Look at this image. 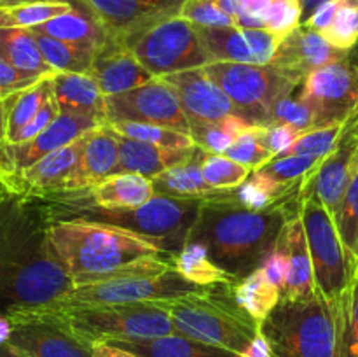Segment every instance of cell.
Returning a JSON list of instances; mask_svg holds the SVG:
<instances>
[{
    "instance_id": "6da1fadb",
    "label": "cell",
    "mask_w": 358,
    "mask_h": 357,
    "mask_svg": "<svg viewBox=\"0 0 358 357\" xmlns=\"http://www.w3.org/2000/svg\"><path fill=\"white\" fill-rule=\"evenodd\" d=\"M51 219L34 196L0 192V314L13 318L62 301L73 282L52 252Z\"/></svg>"
},
{
    "instance_id": "7a4b0ae2",
    "label": "cell",
    "mask_w": 358,
    "mask_h": 357,
    "mask_svg": "<svg viewBox=\"0 0 358 357\" xmlns=\"http://www.w3.org/2000/svg\"><path fill=\"white\" fill-rule=\"evenodd\" d=\"M227 192L205 200L189 240L205 245L213 262L238 282L261 268L285 224L301 210L289 216V203L250 210L234 203Z\"/></svg>"
},
{
    "instance_id": "3957f363",
    "label": "cell",
    "mask_w": 358,
    "mask_h": 357,
    "mask_svg": "<svg viewBox=\"0 0 358 357\" xmlns=\"http://www.w3.org/2000/svg\"><path fill=\"white\" fill-rule=\"evenodd\" d=\"M48 238L52 252L72 279L73 287L96 282L108 272L136 259L168 254L143 234L83 217L51 220Z\"/></svg>"
},
{
    "instance_id": "277c9868",
    "label": "cell",
    "mask_w": 358,
    "mask_h": 357,
    "mask_svg": "<svg viewBox=\"0 0 358 357\" xmlns=\"http://www.w3.org/2000/svg\"><path fill=\"white\" fill-rule=\"evenodd\" d=\"M23 315L55 318L91 345L100 342L115 343L152 340L177 332L170 312L164 307V301L135 304H84V307L51 304L42 310Z\"/></svg>"
},
{
    "instance_id": "5b68a950",
    "label": "cell",
    "mask_w": 358,
    "mask_h": 357,
    "mask_svg": "<svg viewBox=\"0 0 358 357\" xmlns=\"http://www.w3.org/2000/svg\"><path fill=\"white\" fill-rule=\"evenodd\" d=\"M164 307L170 312L178 335L234 356H241L261 332V326L238 307L234 298L220 296L210 287L201 293L164 301Z\"/></svg>"
},
{
    "instance_id": "8992f818",
    "label": "cell",
    "mask_w": 358,
    "mask_h": 357,
    "mask_svg": "<svg viewBox=\"0 0 358 357\" xmlns=\"http://www.w3.org/2000/svg\"><path fill=\"white\" fill-rule=\"evenodd\" d=\"M261 331L276 357H339L336 304L320 293L304 301L282 298Z\"/></svg>"
},
{
    "instance_id": "52a82bcc",
    "label": "cell",
    "mask_w": 358,
    "mask_h": 357,
    "mask_svg": "<svg viewBox=\"0 0 358 357\" xmlns=\"http://www.w3.org/2000/svg\"><path fill=\"white\" fill-rule=\"evenodd\" d=\"M208 76L226 91L238 114L254 125L268 126L271 107L292 94L304 77L275 65L213 62L205 65Z\"/></svg>"
},
{
    "instance_id": "ba28073f",
    "label": "cell",
    "mask_w": 358,
    "mask_h": 357,
    "mask_svg": "<svg viewBox=\"0 0 358 357\" xmlns=\"http://www.w3.org/2000/svg\"><path fill=\"white\" fill-rule=\"evenodd\" d=\"M205 200H178L156 195L135 210H100L94 220L115 224L143 234L168 254H175L187 244Z\"/></svg>"
},
{
    "instance_id": "9c48e42d",
    "label": "cell",
    "mask_w": 358,
    "mask_h": 357,
    "mask_svg": "<svg viewBox=\"0 0 358 357\" xmlns=\"http://www.w3.org/2000/svg\"><path fill=\"white\" fill-rule=\"evenodd\" d=\"M301 219L313 262L317 293L331 303H336L352 282L353 268L343 247L332 214L325 209L315 192L304 191L301 198Z\"/></svg>"
},
{
    "instance_id": "30bf717a",
    "label": "cell",
    "mask_w": 358,
    "mask_h": 357,
    "mask_svg": "<svg viewBox=\"0 0 358 357\" xmlns=\"http://www.w3.org/2000/svg\"><path fill=\"white\" fill-rule=\"evenodd\" d=\"M128 48L154 77H164L210 63V56L194 24L178 16L149 28Z\"/></svg>"
},
{
    "instance_id": "8fae6325",
    "label": "cell",
    "mask_w": 358,
    "mask_h": 357,
    "mask_svg": "<svg viewBox=\"0 0 358 357\" xmlns=\"http://www.w3.org/2000/svg\"><path fill=\"white\" fill-rule=\"evenodd\" d=\"M297 97L313 112L315 128L348 122L358 114V46L339 62L304 77Z\"/></svg>"
},
{
    "instance_id": "7c38bea8",
    "label": "cell",
    "mask_w": 358,
    "mask_h": 357,
    "mask_svg": "<svg viewBox=\"0 0 358 357\" xmlns=\"http://www.w3.org/2000/svg\"><path fill=\"white\" fill-rule=\"evenodd\" d=\"M208 287H199L185 280L175 270L157 276L96 282L76 286L62 301L59 307H84V304H135L152 301H171L189 294L201 293ZM51 307V304H49Z\"/></svg>"
},
{
    "instance_id": "4fadbf2b",
    "label": "cell",
    "mask_w": 358,
    "mask_h": 357,
    "mask_svg": "<svg viewBox=\"0 0 358 357\" xmlns=\"http://www.w3.org/2000/svg\"><path fill=\"white\" fill-rule=\"evenodd\" d=\"M107 122L131 121L177 130L191 136V122L184 114L177 91L161 77L124 91L105 97Z\"/></svg>"
},
{
    "instance_id": "5bb4252c",
    "label": "cell",
    "mask_w": 358,
    "mask_h": 357,
    "mask_svg": "<svg viewBox=\"0 0 358 357\" xmlns=\"http://www.w3.org/2000/svg\"><path fill=\"white\" fill-rule=\"evenodd\" d=\"M107 31L108 41L129 46L149 28L178 16L185 0H83Z\"/></svg>"
},
{
    "instance_id": "9a60e30c",
    "label": "cell",
    "mask_w": 358,
    "mask_h": 357,
    "mask_svg": "<svg viewBox=\"0 0 358 357\" xmlns=\"http://www.w3.org/2000/svg\"><path fill=\"white\" fill-rule=\"evenodd\" d=\"M101 126L100 121L87 115L59 112L55 121L35 139L24 144H7L0 146V174L6 177L7 189H13V178L24 168L37 163L49 153L62 149L86 133Z\"/></svg>"
},
{
    "instance_id": "2e32d148",
    "label": "cell",
    "mask_w": 358,
    "mask_h": 357,
    "mask_svg": "<svg viewBox=\"0 0 358 357\" xmlns=\"http://www.w3.org/2000/svg\"><path fill=\"white\" fill-rule=\"evenodd\" d=\"M10 349L28 357H94V345L73 335L58 321L41 315L10 318Z\"/></svg>"
},
{
    "instance_id": "e0dca14e",
    "label": "cell",
    "mask_w": 358,
    "mask_h": 357,
    "mask_svg": "<svg viewBox=\"0 0 358 357\" xmlns=\"http://www.w3.org/2000/svg\"><path fill=\"white\" fill-rule=\"evenodd\" d=\"M199 38L210 56V63H254L273 62L280 37L269 30L241 27H196Z\"/></svg>"
},
{
    "instance_id": "ac0fdd59",
    "label": "cell",
    "mask_w": 358,
    "mask_h": 357,
    "mask_svg": "<svg viewBox=\"0 0 358 357\" xmlns=\"http://www.w3.org/2000/svg\"><path fill=\"white\" fill-rule=\"evenodd\" d=\"M161 79L166 80L177 91L184 114L191 126L215 122L238 114L236 105L231 102L226 91L208 76L205 66L170 74Z\"/></svg>"
},
{
    "instance_id": "d6986e66",
    "label": "cell",
    "mask_w": 358,
    "mask_h": 357,
    "mask_svg": "<svg viewBox=\"0 0 358 357\" xmlns=\"http://www.w3.org/2000/svg\"><path fill=\"white\" fill-rule=\"evenodd\" d=\"M358 168V114L346 122L334 150L322 161L318 170L306 181L308 189L315 192L331 214L348 189L350 181Z\"/></svg>"
},
{
    "instance_id": "ffe728a7",
    "label": "cell",
    "mask_w": 358,
    "mask_h": 357,
    "mask_svg": "<svg viewBox=\"0 0 358 357\" xmlns=\"http://www.w3.org/2000/svg\"><path fill=\"white\" fill-rule=\"evenodd\" d=\"M350 51L334 48L327 38L311 28L299 24L280 38L271 65L306 77L315 70L346 58Z\"/></svg>"
},
{
    "instance_id": "44dd1931",
    "label": "cell",
    "mask_w": 358,
    "mask_h": 357,
    "mask_svg": "<svg viewBox=\"0 0 358 357\" xmlns=\"http://www.w3.org/2000/svg\"><path fill=\"white\" fill-rule=\"evenodd\" d=\"M119 144L115 133L107 125L94 128L87 135L79 161L59 192H76L94 188L117 172Z\"/></svg>"
},
{
    "instance_id": "7402d4cb",
    "label": "cell",
    "mask_w": 358,
    "mask_h": 357,
    "mask_svg": "<svg viewBox=\"0 0 358 357\" xmlns=\"http://www.w3.org/2000/svg\"><path fill=\"white\" fill-rule=\"evenodd\" d=\"M90 133L77 139L76 142L55 150V153H49L48 156L41 158L37 163L20 172L13 178L10 191L27 196H44L49 192H59L62 186L65 184L69 175L76 168Z\"/></svg>"
},
{
    "instance_id": "603a6c76",
    "label": "cell",
    "mask_w": 358,
    "mask_h": 357,
    "mask_svg": "<svg viewBox=\"0 0 358 357\" xmlns=\"http://www.w3.org/2000/svg\"><path fill=\"white\" fill-rule=\"evenodd\" d=\"M276 247H280L287 259V279L283 287V300L304 301L317 294L315 272L308 247L301 212L294 216L283 227Z\"/></svg>"
},
{
    "instance_id": "cb8c5ba5",
    "label": "cell",
    "mask_w": 358,
    "mask_h": 357,
    "mask_svg": "<svg viewBox=\"0 0 358 357\" xmlns=\"http://www.w3.org/2000/svg\"><path fill=\"white\" fill-rule=\"evenodd\" d=\"M91 76L96 79L105 97L135 90L154 79L128 46L112 41L105 42L96 51Z\"/></svg>"
},
{
    "instance_id": "d4e9b609",
    "label": "cell",
    "mask_w": 358,
    "mask_h": 357,
    "mask_svg": "<svg viewBox=\"0 0 358 357\" xmlns=\"http://www.w3.org/2000/svg\"><path fill=\"white\" fill-rule=\"evenodd\" d=\"M115 136L119 144V161L115 174L129 172V174H140L143 177L154 178L168 168L187 161L198 150V146L187 149H168V147L126 139L117 133Z\"/></svg>"
},
{
    "instance_id": "484cf974",
    "label": "cell",
    "mask_w": 358,
    "mask_h": 357,
    "mask_svg": "<svg viewBox=\"0 0 358 357\" xmlns=\"http://www.w3.org/2000/svg\"><path fill=\"white\" fill-rule=\"evenodd\" d=\"M52 93L59 112H70L107 122L105 94L91 74L56 72L52 76Z\"/></svg>"
},
{
    "instance_id": "4316f807",
    "label": "cell",
    "mask_w": 358,
    "mask_h": 357,
    "mask_svg": "<svg viewBox=\"0 0 358 357\" xmlns=\"http://www.w3.org/2000/svg\"><path fill=\"white\" fill-rule=\"evenodd\" d=\"M31 30L58 38V41L69 42V44L93 49V51H98L108 41L105 28L101 27L93 10L83 0H72V9L69 13L44 24H38Z\"/></svg>"
},
{
    "instance_id": "83f0119b",
    "label": "cell",
    "mask_w": 358,
    "mask_h": 357,
    "mask_svg": "<svg viewBox=\"0 0 358 357\" xmlns=\"http://www.w3.org/2000/svg\"><path fill=\"white\" fill-rule=\"evenodd\" d=\"M156 196L152 178L140 174H114L91 188L93 205L100 210H135Z\"/></svg>"
},
{
    "instance_id": "f1b7e54d",
    "label": "cell",
    "mask_w": 358,
    "mask_h": 357,
    "mask_svg": "<svg viewBox=\"0 0 358 357\" xmlns=\"http://www.w3.org/2000/svg\"><path fill=\"white\" fill-rule=\"evenodd\" d=\"M203 156H205V150L198 147L194 156L189 158L187 161L175 164V167L164 170L163 174L156 175L152 178L156 195L178 200H208L224 192L212 188L203 177Z\"/></svg>"
},
{
    "instance_id": "f546056e",
    "label": "cell",
    "mask_w": 358,
    "mask_h": 357,
    "mask_svg": "<svg viewBox=\"0 0 358 357\" xmlns=\"http://www.w3.org/2000/svg\"><path fill=\"white\" fill-rule=\"evenodd\" d=\"M0 56L30 79L41 80L56 74L42 56L35 34L28 28L0 27Z\"/></svg>"
},
{
    "instance_id": "4dcf8cb0",
    "label": "cell",
    "mask_w": 358,
    "mask_h": 357,
    "mask_svg": "<svg viewBox=\"0 0 358 357\" xmlns=\"http://www.w3.org/2000/svg\"><path fill=\"white\" fill-rule=\"evenodd\" d=\"M231 290L238 307L250 315L259 326H262L283 298V290L269 280L262 268H257L248 276L238 280L231 286Z\"/></svg>"
},
{
    "instance_id": "1f68e13d",
    "label": "cell",
    "mask_w": 358,
    "mask_h": 357,
    "mask_svg": "<svg viewBox=\"0 0 358 357\" xmlns=\"http://www.w3.org/2000/svg\"><path fill=\"white\" fill-rule=\"evenodd\" d=\"M173 270L180 273L185 280L196 284L199 287L213 286H233L236 280L224 272L220 266L213 262L206 252L205 245L199 241L189 240L178 252L171 254Z\"/></svg>"
},
{
    "instance_id": "d6a6232c",
    "label": "cell",
    "mask_w": 358,
    "mask_h": 357,
    "mask_svg": "<svg viewBox=\"0 0 358 357\" xmlns=\"http://www.w3.org/2000/svg\"><path fill=\"white\" fill-rule=\"evenodd\" d=\"M115 345L131 350L138 357H238L226 350L205 345V343L196 342V340L178 335V332L152 340L115 342Z\"/></svg>"
},
{
    "instance_id": "836d02e7",
    "label": "cell",
    "mask_w": 358,
    "mask_h": 357,
    "mask_svg": "<svg viewBox=\"0 0 358 357\" xmlns=\"http://www.w3.org/2000/svg\"><path fill=\"white\" fill-rule=\"evenodd\" d=\"M52 76L44 77V79L31 84L30 88L20 91V93L3 98L7 115L6 142H9L23 126H27L37 115V112L44 107L45 102L52 97Z\"/></svg>"
},
{
    "instance_id": "e575fe53",
    "label": "cell",
    "mask_w": 358,
    "mask_h": 357,
    "mask_svg": "<svg viewBox=\"0 0 358 357\" xmlns=\"http://www.w3.org/2000/svg\"><path fill=\"white\" fill-rule=\"evenodd\" d=\"M34 31V30H31ZM38 48H41L42 56L51 66L52 72H70V74H91L94 65V56L96 51L80 46L69 44V42L58 41L49 35L37 34Z\"/></svg>"
},
{
    "instance_id": "d590c367",
    "label": "cell",
    "mask_w": 358,
    "mask_h": 357,
    "mask_svg": "<svg viewBox=\"0 0 358 357\" xmlns=\"http://www.w3.org/2000/svg\"><path fill=\"white\" fill-rule=\"evenodd\" d=\"M72 9V0H30L0 7L2 28H31L44 24Z\"/></svg>"
},
{
    "instance_id": "8d00e7d4",
    "label": "cell",
    "mask_w": 358,
    "mask_h": 357,
    "mask_svg": "<svg viewBox=\"0 0 358 357\" xmlns=\"http://www.w3.org/2000/svg\"><path fill=\"white\" fill-rule=\"evenodd\" d=\"M250 126H254V122L247 121L241 115H229L215 122L191 126V139L194 146L205 153L224 154Z\"/></svg>"
},
{
    "instance_id": "74e56055",
    "label": "cell",
    "mask_w": 358,
    "mask_h": 357,
    "mask_svg": "<svg viewBox=\"0 0 358 357\" xmlns=\"http://www.w3.org/2000/svg\"><path fill=\"white\" fill-rule=\"evenodd\" d=\"M332 219L355 275V268L358 266V168L338 209L332 214Z\"/></svg>"
},
{
    "instance_id": "f35d334b",
    "label": "cell",
    "mask_w": 358,
    "mask_h": 357,
    "mask_svg": "<svg viewBox=\"0 0 358 357\" xmlns=\"http://www.w3.org/2000/svg\"><path fill=\"white\" fill-rule=\"evenodd\" d=\"M339 329V357H358V280L352 279L350 286L336 300Z\"/></svg>"
},
{
    "instance_id": "ab89813d",
    "label": "cell",
    "mask_w": 358,
    "mask_h": 357,
    "mask_svg": "<svg viewBox=\"0 0 358 357\" xmlns=\"http://www.w3.org/2000/svg\"><path fill=\"white\" fill-rule=\"evenodd\" d=\"M112 132L117 135L126 136V139L138 140V142L154 144V146L168 147V149H187L194 147V142L185 133L177 132V130L164 128L157 125H143V122L131 121H112L105 122Z\"/></svg>"
},
{
    "instance_id": "60d3db41",
    "label": "cell",
    "mask_w": 358,
    "mask_h": 357,
    "mask_svg": "<svg viewBox=\"0 0 358 357\" xmlns=\"http://www.w3.org/2000/svg\"><path fill=\"white\" fill-rule=\"evenodd\" d=\"M201 172L205 181L219 191L236 189L252 175V170L226 154L205 153L201 160Z\"/></svg>"
},
{
    "instance_id": "b9f144b4",
    "label": "cell",
    "mask_w": 358,
    "mask_h": 357,
    "mask_svg": "<svg viewBox=\"0 0 358 357\" xmlns=\"http://www.w3.org/2000/svg\"><path fill=\"white\" fill-rule=\"evenodd\" d=\"M322 161V158L313 156H283L275 158L257 172L283 186L306 184V181H310L311 175L318 170Z\"/></svg>"
},
{
    "instance_id": "7bdbcfd3",
    "label": "cell",
    "mask_w": 358,
    "mask_h": 357,
    "mask_svg": "<svg viewBox=\"0 0 358 357\" xmlns=\"http://www.w3.org/2000/svg\"><path fill=\"white\" fill-rule=\"evenodd\" d=\"M264 126L254 125L241 133L236 139V142L226 150V156L231 160L238 161V163L245 164L250 168L252 172L259 170L264 164H268L273 160V153L268 149L264 142Z\"/></svg>"
},
{
    "instance_id": "ee69618b",
    "label": "cell",
    "mask_w": 358,
    "mask_h": 357,
    "mask_svg": "<svg viewBox=\"0 0 358 357\" xmlns=\"http://www.w3.org/2000/svg\"><path fill=\"white\" fill-rule=\"evenodd\" d=\"M346 122L341 125H331V126H320V128L308 130V132L301 133L297 136L296 142L282 154V156H313V158H325L334 150L336 144H338L339 136H341L343 130H345Z\"/></svg>"
},
{
    "instance_id": "f6af8a7d",
    "label": "cell",
    "mask_w": 358,
    "mask_h": 357,
    "mask_svg": "<svg viewBox=\"0 0 358 357\" xmlns=\"http://www.w3.org/2000/svg\"><path fill=\"white\" fill-rule=\"evenodd\" d=\"M322 35L341 51L355 49L358 46V0H338L334 20Z\"/></svg>"
},
{
    "instance_id": "bcb514c9",
    "label": "cell",
    "mask_w": 358,
    "mask_h": 357,
    "mask_svg": "<svg viewBox=\"0 0 358 357\" xmlns=\"http://www.w3.org/2000/svg\"><path fill=\"white\" fill-rule=\"evenodd\" d=\"M269 125H287L299 133H304L315 128L313 112L299 97L292 98V94H289V97L280 98L271 107L268 126Z\"/></svg>"
},
{
    "instance_id": "7dc6e473",
    "label": "cell",
    "mask_w": 358,
    "mask_h": 357,
    "mask_svg": "<svg viewBox=\"0 0 358 357\" xmlns=\"http://www.w3.org/2000/svg\"><path fill=\"white\" fill-rule=\"evenodd\" d=\"M178 18L194 27H236L234 21L219 7L217 0H185Z\"/></svg>"
},
{
    "instance_id": "c3c4849f",
    "label": "cell",
    "mask_w": 358,
    "mask_h": 357,
    "mask_svg": "<svg viewBox=\"0 0 358 357\" xmlns=\"http://www.w3.org/2000/svg\"><path fill=\"white\" fill-rule=\"evenodd\" d=\"M303 23V4L301 0H273L266 20V30L280 38Z\"/></svg>"
},
{
    "instance_id": "681fc988",
    "label": "cell",
    "mask_w": 358,
    "mask_h": 357,
    "mask_svg": "<svg viewBox=\"0 0 358 357\" xmlns=\"http://www.w3.org/2000/svg\"><path fill=\"white\" fill-rule=\"evenodd\" d=\"M58 114H59V107H58V104H56L55 93H52V97L45 102V105L37 112V115H35V118L31 119L27 126H23V128H21L20 132H17L16 135H14L7 144L30 142L31 139H35L37 135H41V133L44 132V130L48 128L52 121H55L56 115Z\"/></svg>"
},
{
    "instance_id": "f907efd6",
    "label": "cell",
    "mask_w": 358,
    "mask_h": 357,
    "mask_svg": "<svg viewBox=\"0 0 358 357\" xmlns=\"http://www.w3.org/2000/svg\"><path fill=\"white\" fill-rule=\"evenodd\" d=\"M262 135H264V142L268 146V149L273 153V156L278 158L296 142L301 133L287 125H269L264 126V133Z\"/></svg>"
},
{
    "instance_id": "816d5d0a",
    "label": "cell",
    "mask_w": 358,
    "mask_h": 357,
    "mask_svg": "<svg viewBox=\"0 0 358 357\" xmlns=\"http://www.w3.org/2000/svg\"><path fill=\"white\" fill-rule=\"evenodd\" d=\"M35 83H38V80L30 79V77L17 72L9 62H6L0 56V98H7L14 93H20V91L27 90Z\"/></svg>"
},
{
    "instance_id": "f5cc1de1",
    "label": "cell",
    "mask_w": 358,
    "mask_h": 357,
    "mask_svg": "<svg viewBox=\"0 0 358 357\" xmlns=\"http://www.w3.org/2000/svg\"><path fill=\"white\" fill-rule=\"evenodd\" d=\"M238 357H276V356L271 343H269V340L266 338L264 332L261 331L254 340H252V343L247 346V350Z\"/></svg>"
},
{
    "instance_id": "db71d44e",
    "label": "cell",
    "mask_w": 358,
    "mask_h": 357,
    "mask_svg": "<svg viewBox=\"0 0 358 357\" xmlns=\"http://www.w3.org/2000/svg\"><path fill=\"white\" fill-rule=\"evenodd\" d=\"M94 357H138L131 350L119 346L115 343L100 342L94 343Z\"/></svg>"
},
{
    "instance_id": "11a10c76",
    "label": "cell",
    "mask_w": 358,
    "mask_h": 357,
    "mask_svg": "<svg viewBox=\"0 0 358 357\" xmlns=\"http://www.w3.org/2000/svg\"><path fill=\"white\" fill-rule=\"evenodd\" d=\"M13 332V322L6 314H0V345H7Z\"/></svg>"
},
{
    "instance_id": "9f6ffc18",
    "label": "cell",
    "mask_w": 358,
    "mask_h": 357,
    "mask_svg": "<svg viewBox=\"0 0 358 357\" xmlns=\"http://www.w3.org/2000/svg\"><path fill=\"white\" fill-rule=\"evenodd\" d=\"M325 2H329V0H303V21L308 20Z\"/></svg>"
},
{
    "instance_id": "6f0895ef",
    "label": "cell",
    "mask_w": 358,
    "mask_h": 357,
    "mask_svg": "<svg viewBox=\"0 0 358 357\" xmlns=\"http://www.w3.org/2000/svg\"><path fill=\"white\" fill-rule=\"evenodd\" d=\"M7 136V115H6V102L0 98V146L6 142Z\"/></svg>"
},
{
    "instance_id": "680465c9",
    "label": "cell",
    "mask_w": 358,
    "mask_h": 357,
    "mask_svg": "<svg viewBox=\"0 0 358 357\" xmlns=\"http://www.w3.org/2000/svg\"><path fill=\"white\" fill-rule=\"evenodd\" d=\"M0 357H28V356H24V354L10 349L9 345H0Z\"/></svg>"
},
{
    "instance_id": "91938a15",
    "label": "cell",
    "mask_w": 358,
    "mask_h": 357,
    "mask_svg": "<svg viewBox=\"0 0 358 357\" xmlns=\"http://www.w3.org/2000/svg\"><path fill=\"white\" fill-rule=\"evenodd\" d=\"M21 2H30V0H0V7H2V6H14V4H21Z\"/></svg>"
},
{
    "instance_id": "94428289",
    "label": "cell",
    "mask_w": 358,
    "mask_h": 357,
    "mask_svg": "<svg viewBox=\"0 0 358 357\" xmlns=\"http://www.w3.org/2000/svg\"><path fill=\"white\" fill-rule=\"evenodd\" d=\"M3 186H7V181H6V177H3V175L0 174V192H2Z\"/></svg>"
},
{
    "instance_id": "6125c7cd",
    "label": "cell",
    "mask_w": 358,
    "mask_h": 357,
    "mask_svg": "<svg viewBox=\"0 0 358 357\" xmlns=\"http://www.w3.org/2000/svg\"><path fill=\"white\" fill-rule=\"evenodd\" d=\"M301 4H303V0H301Z\"/></svg>"
}]
</instances>
